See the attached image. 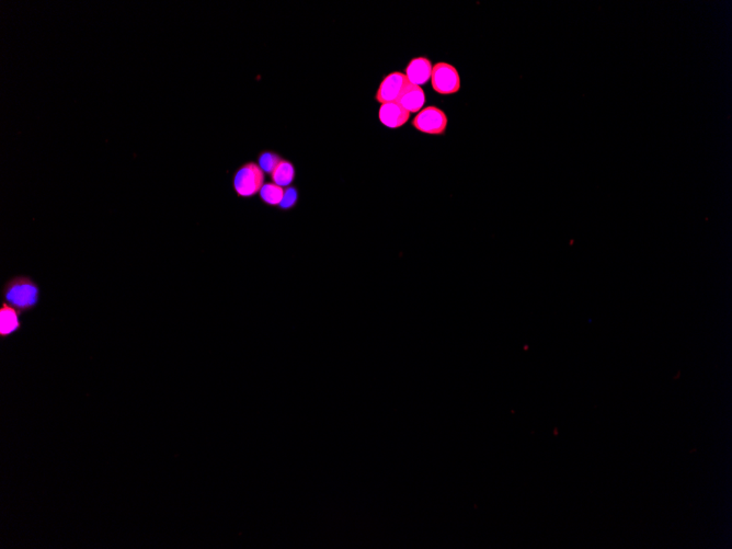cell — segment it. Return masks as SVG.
I'll return each mask as SVG.
<instances>
[{"mask_svg":"<svg viewBox=\"0 0 732 549\" xmlns=\"http://www.w3.org/2000/svg\"><path fill=\"white\" fill-rule=\"evenodd\" d=\"M4 302L11 305L21 314L32 312L41 300V289L32 277L17 275L11 277L1 290Z\"/></svg>","mask_w":732,"mask_h":549,"instance_id":"1","label":"cell"},{"mask_svg":"<svg viewBox=\"0 0 732 549\" xmlns=\"http://www.w3.org/2000/svg\"><path fill=\"white\" fill-rule=\"evenodd\" d=\"M266 183V173L254 161L240 166L233 178V187L237 197L251 199L259 194Z\"/></svg>","mask_w":732,"mask_h":549,"instance_id":"2","label":"cell"},{"mask_svg":"<svg viewBox=\"0 0 732 549\" xmlns=\"http://www.w3.org/2000/svg\"><path fill=\"white\" fill-rule=\"evenodd\" d=\"M432 87L441 95L456 93L461 88L459 72L447 62H438L432 70Z\"/></svg>","mask_w":732,"mask_h":549,"instance_id":"3","label":"cell"},{"mask_svg":"<svg viewBox=\"0 0 732 549\" xmlns=\"http://www.w3.org/2000/svg\"><path fill=\"white\" fill-rule=\"evenodd\" d=\"M416 130L426 134L442 135L445 133L447 126V118L445 113L436 107H424L416 118L412 120Z\"/></svg>","mask_w":732,"mask_h":549,"instance_id":"4","label":"cell"},{"mask_svg":"<svg viewBox=\"0 0 732 549\" xmlns=\"http://www.w3.org/2000/svg\"><path fill=\"white\" fill-rule=\"evenodd\" d=\"M409 80L406 74L400 72H393L384 78L377 93V100L379 103L396 102L404 91L405 88L409 85Z\"/></svg>","mask_w":732,"mask_h":549,"instance_id":"5","label":"cell"},{"mask_svg":"<svg viewBox=\"0 0 732 549\" xmlns=\"http://www.w3.org/2000/svg\"><path fill=\"white\" fill-rule=\"evenodd\" d=\"M379 121L388 128H398L408 122L410 113L398 102L384 103L379 107Z\"/></svg>","mask_w":732,"mask_h":549,"instance_id":"6","label":"cell"},{"mask_svg":"<svg viewBox=\"0 0 732 549\" xmlns=\"http://www.w3.org/2000/svg\"><path fill=\"white\" fill-rule=\"evenodd\" d=\"M21 312L8 303H1L0 306V338L6 339L17 333L22 328Z\"/></svg>","mask_w":732,"mask_h":549,"instance_id":"7","label":"cell"},{"mask_svg":"<svg viewBox=\"0 0 732 549\" xmlns=\"http://www.w3.org/2000/svg\"><path fill=\"white\" fill-rule=\"evenodd\" d=\"M431 60L426 58H417L410 60L406 68V76L409 83L421 86L426 84L432 75Z\"/></svg>","mask_w":732,"mask_h":549,"instance_id":"8","label":"cell"},{"mask_svg":"<svg viewBox=\"0 0 732 549\" xmlns=\"http://www.w3.org/2000/svg\"><path fill=\"white\" fill-rule=\"evenodd\" d=\"M396 102L404 107L409 113L418 112L426 102V95L420 86L409 84Z\"/></svg>","mask_w":732,"mask_h":549,"instance_id":"9","label":"cell"},{"mask_svg":"<svg viewBox=\"0 0 732 549\" xmlns=\"http://www.w3.org/2000/svg\"><path fill=\"white\" fill-rule=\"evenodd\" d=\"M270 177H271L272 183L275 185L283 187H289L293 185L295 178H296V168L291 160L283 158Z\"/></svg>","mask_w":732,"mask_h":549,"instance_id":"10","label":"cell"},{"mask_svg":"<svg viewBox=\"0 0 732 549\" xmlns=\"http://www.w3.org/2000/svg\"><path fill=\"white\" fill-rule=\"evenodd\" d=\"M285 187L274 183H264L259 193L260 201L270 208H279L285 195Z\"/></svg>","mask_w":732,"mask_h":549,"instance_id":"11","label":"cell"},{"mask_svg":"<svg viewBox=\"0 0 732 549\" xmlns=\"http://www.w3.org/2000/svg\"><path fill=\"white\" fill-rule=\"evenodd\" d=\"M282 159L283 157L274 150H262L258 155L257 164L263 170L264 173L270 176Z\"/></svg>","mask_w":732,"mask_h":549,"instance_id":"12","label":"cell"},{"mask_svg":"<svg viewBox=\"0 0 732 549\" xmlns=\"http://www.w3.org/2000/svg\"><path fill=\"white\" fill-rule=\"evenodd\" d=\"M299 202V187L295 185H289V187H285V195L282 199L281 204L279 205V209L283 212H289V211L294 210Z\"/></svg>","mask_w":732,"mask_h":549,"instance_id":"13","label":"cell"}]
</instances>
